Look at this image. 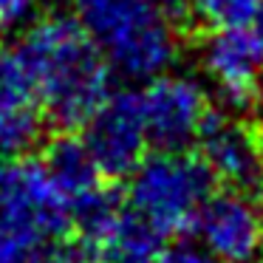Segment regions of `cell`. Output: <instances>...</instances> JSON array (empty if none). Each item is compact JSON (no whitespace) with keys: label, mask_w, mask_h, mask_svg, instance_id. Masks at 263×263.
<instances>
[{"label":"cell","mask_w":263,"mask_h":263,"mask_svg":"<svg viewBox=\"0 0 263 263\" xmlns=\"http://www.w3.org/2000/svg\"><path fill=\"white\" fill-rule=\"evenodd\" d=\"M40 110L60 130H80L114 91V71L74 14H46L17 40Z\"/></svg>","instance_id":"1"},{"label":"cell","mask_w":263,"mask_h":263,"mask_svg":"<svg viewBox=\"0 0 263 263\" xmlns=\"http://www.w3.org/2000/svg\"><path fill=\"white\" fill-rule=\"evenodd\" d=\"M74 17L114 74L144 82L176 60L178 29L150 6V0H74Z\"/></svg>","instance_id":"2"},{"label":"cell","mask_w":263,"mask_h":263,"mask_svg":"<svg viewBox=\"0 0 263 263\" xmlns=\"http://www.w3.org/2000/svg\"><path fill=\"white\" fill-rule=\"evenodd\" d=\"M127 178V210L164 238L193 232L195 218L215 187L204 159L190 150H159L156 156H144Z\"/></svg>","instance_id":"3"},{"label":"cell","mask_w":263,"mask_h":263,"mask_svg":"<svg viewBox=\"0 0 263 263\" xmlns=\"http://www.w3.org/2000/svg\"><path fill=\"white\" fill-rule=\"evenodd\" d=\"M0 229L34 238H68V198L48 178L40 159H0Z\"/></svg>","instance_id":"4"},{"label":"cell","mask_w":263,"mask_h":263,"mask_svg":"<svg viewBox=\"0 0 263 263\" xmlns=\"http://www.w3.org/2000/svg\"><path fill=\"white\" fill-rule=\"evenodd\" d=\"M147 142L156 150H190L210 119V97L204 85L187 74H161L144 80L139 91Z\"/></svg>","instance_id":"5"},{"label":"cell","mask_w":263,"mask_h":263,"mask_svg":"<svg viewBox=\"0 0 263 263\" xmlns=\"http://www.w3.org/2000/svg\"><path fill=\"white\" fill-rule=\"evenodd\" d=\"M198 156L227 190L263 204V130L212 110L198 133Z\"/></svg>","instance_id":"6"},{"label":"cell","mask_w":263,"mask_h":263,"mask_svg":"<svg viewBox=\"0 0 263 263\" xmlns=\"http://www.w3.org/2000/svg\"><path fill=\"white\" fill-rule=\"evenodd\" d=\"M80 130L88 153L108 181L127 178L142 164L150 147L139 91H110Z\"/></svg>","instance_id":"7"},{"label":"cell","mask_w":263,"mask_h":263,"mask_svg":"<svg viewBox=\"0 0 263 263\" xmlns=\"http://www.w3.org/2000/svg\"><path fill=\"white\" fill-rule=\"evenodd\" d=\"M193 232L218 263H249L263 252V204L232 190L212 193Z\"/></svg>","instance_id":"8"},{"label":"cell","mask_w":263,"mask_h":263,"mask_svg":"<svg viewBox=\"0 0 263 263\" xmlns=\"http://www.w3.org/2000/svg\"><path fill=\"white\" fill-rule=\"evenodd\" d=\"M204 71L229 108L246 110L260 97L263 54L252 31L215 29L204 43Z\"/></svg>","instance_id":"9"},{"label":"cell","mask_w":263,"mask_h":263,"mask_svg":"<svg viewBox=\"0 0 263 263\" xmlns=\"http://www.w3.org/2000/svg\"><path fill=\"white\" fill-rule=\"evenodd\" d=\"M43 167H46L48 178L57 184V190L68 198V204L80 195H85L88 190L99 187L108 178L99 173L93 156L88 153L82 136H74V130H63L60 136H54L46 144L40 156Z\"/></svg>","instance_id":"10"},{"label":"cell","mask_w":263,"mask_h":263,"mask_svg":"<svg viewBox=\"0 0 263 263\" xmlns=\"http://www.w3.org/2000/svg\"><path fill=\"white\" fill-rule=\"evenodd\" d=\"M161 243L164 235L159 229H153L133 210H125L108 238L97 246L93 263H156L164 249Z\"/></svg>","instance_id":"11"},{"label":"cell","mask_w":263,"mask_h":263,"mask_svg":"<svg viewBox=\"0 0 263 263\" xmlns=\"http://www.w3.org/2000/svg\"><path fill=\"white\" fill-rule=\"evenodd\" d=\"M40 108L37 85L17 46H0V114Z\"/></svg>","instance_id":"12"},{"label":"cell","mask_w":263,"mask_h":263,"mask_svg":"<svg viewBox=\"0 0 263 263\" xmlns=\"http://www.w3.org/2000/svg\"><path fill=\"white\" fill-rule=\"evenodd\" d=\"M43 110H17V114H0V159L26 156L43 136Z\"/></svg>","instance_id":"13"},{"label":"cell","mask_w":263,"mask_h":263,"mask_svg":"<svg viewBox=\"0 0 263 263\" xmlns=\"http://www.w3.org/2000/svg\"><path fill=\"white\" fill-rule=\"evenodd\" d=\"M263 0H193V20L206 29H249Z\"/></svg>","instance_id":"14"},{"label":"cell","mask_w":263,"mask_h":263,"mask_svg":"<svg viewBox=\"0 0 263 263\" xmlns=\"http://www.w3.org/2000/svg\"><path fill=\"white\" fill-rule=\"evenodd\" d=\"M48 238H34L14 229H0V263H31L37 246Z\"/></svg>","instance_id":"15"},{"label":"cell","mask_w":263,"mask_h":263,"mask_svg":"<svg viewBox=\"0 0 263 263\" xmlns=\"http://www.w3.org/2000/svg\"><path fill=\"white\" fill-rule=\"evenodd\" d=\"M31 263H88V255L77 240L68 238H48L37 246Z\"/></svg>","instance_id":"16"},{"label":"cell","mask_w":263,"mask_h":263,"mask_svg":"<svg viewBox=\"0 0 263 263\" xmlns=\"http://www.w3.org/2000/svg\"><path fill=\"white\" fill-rule=\"evenodd\" d=\"M40 0H0V40H6L31 20Z\"/></svg>","instance_id":"17"},{"label":"cell","mask_w":263,"mask_h":263,"mask_svg":"<svg viewBox=\"0 0 263 263\" xmlns=\"http://www.w3.org/2000/svg\"><path fill=\"white\" fill-rule=\"evenodd\" d=\"M156 263H218L204 246L195 243H176L170 249H161L159 260Z\"/></svg>","instance_id":"18"},{"label":"cell","mask_w":263,"mask_h":263,"mask_svg":"<svg viewBox=\"0 0 263 263\" xmlns=\"http://www.w3.org/2000/svg\"><path fill=\"white\" fill-rule=\"evenodd\" d=\"M150 6L173 26V29H181L193 20V0H150Z\"/></svg>","instance_id":"19"},{"label":"cell","mask_w":263,"mask_h":263,"mask_svg":"<svg viewBox=\"0 0 263 263\" xmlns=\"http://www.w3.org/2000/svg\"><path fill=\"white\" fill-rule=\"evenodd\" d=\"M252 37H255L257 48H260V54H263V3H260V9H257L255 20H252Z\"/></svg>","instance_id":"20"}]
</instances>
